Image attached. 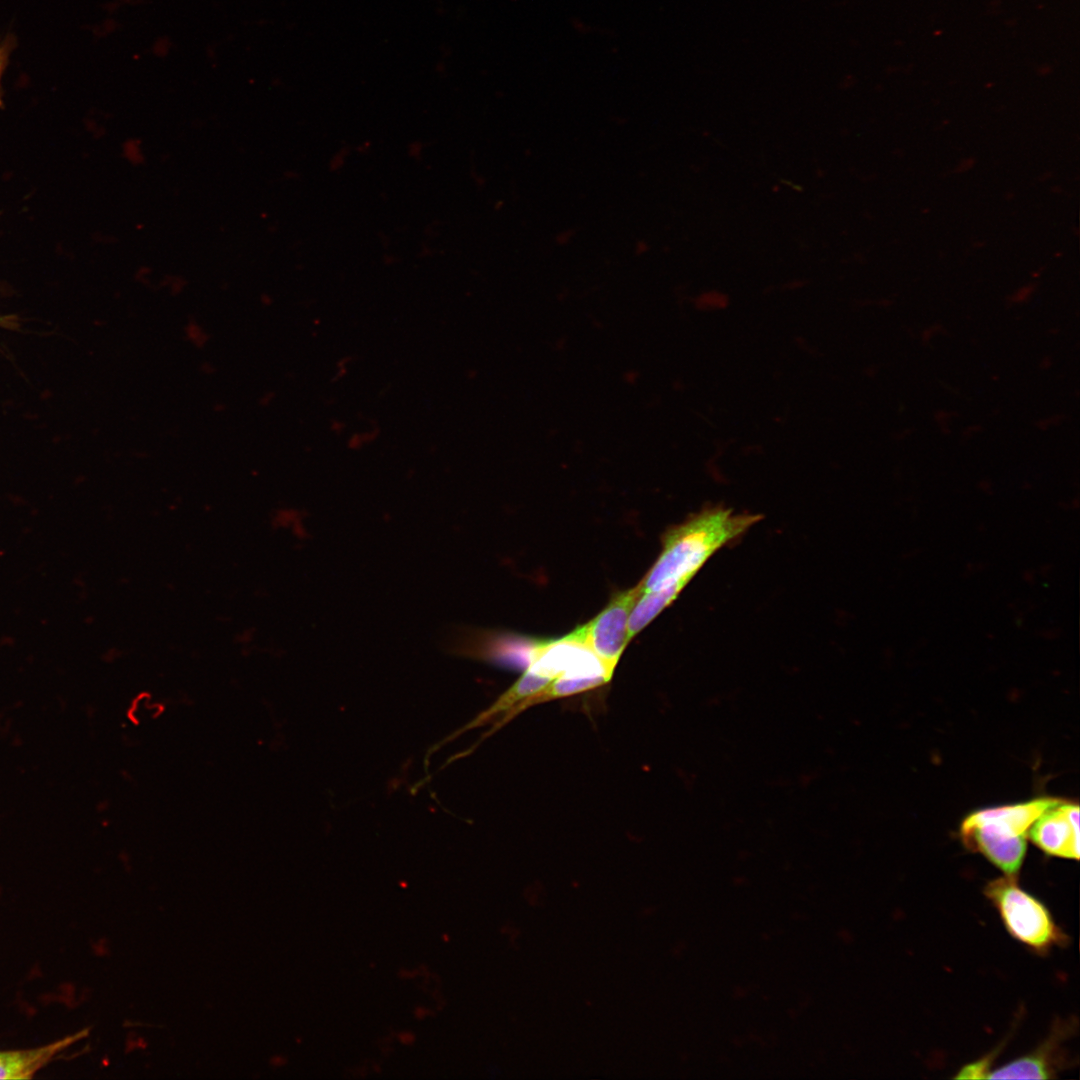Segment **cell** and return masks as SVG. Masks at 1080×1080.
I'll list each match as a JSON object with an SVG mask.
<instances>
[{"instance_id": "cell-1", "label": "cell", "mask_w": 1080, "mask_h": 1080, "mask_svg": "<svg viewBox=\"0 0 1080 1080\" xmlns=\"http://www.w3.org/2000/svg\"><path fill=\"white\" fill-rule=\"evenodd\" d=\"M761 518L759 514L713 507L669 529L663 537L661 554L639 583L641 594L687 584L714 553L742 536Z\"/></svg>"}, {"instance_id": "cell-2", "label": "cell", "mask_w": 1080, "mask_h": 1080, "mask_svg": "<svg viewBox=\"0 0 1080 1080\" xmlns=\"http://www.w3.org/2000/svg\"><path fill=\"white\" fill-rule=\"evenodd\" d=\"M984 893L998 910L1008 932L1020 942L1040 952L1064 942L1065 935L1048 909L1018 885L1016 876L1005 875L990 881Z\"/></svg>"}, {"instance_id": "cell-3", "label": "cell", "mask_w": 1080, "mask_h": 1080, "mask_svg": "<svg viewBox=\"0 0 1080 1080\" xmlns=\"http://www.w3.org/2000/svg\"><path fill=\"white\" fill-rule=\"evenodd\" d=\"M1060 800L1055 797H1038L1026 802L974 811L962 822V840L969 849L976 851L992 843L1027 839L1032 824Z\"/></svg>"}, {"instance_id": "cell-4", "label": "cell", "mask_w": 1080, "mask_h": 1080, "mask_svg": "<svg viewBox=\"0 0 1080 1080\" xmlns=\"http://www.w3.org/2000/svg\"><path fill=\"white\" fill-rule=\"evenodd\" d=\"M526 670L551 680L558 677H604L609 681L612 677L584 642L580 627L561 639L536 641Z\"/></svg>"}, {"instance_id": "cell-5", "label": "cell", "mask_w": 1080, "mask_h": 1080, "mask_svg": "<svg viewBox=\"0 0 1080 1080\" xmlns=\"http://www.w3.org/2000/svg\"><path fill=\"white\" fill-rule=\"evenodd\" d=\"M640 595L639 584L616 594L594 619L580 626L584 642L611 675L629 642L628 620Z\"/></svg>"}, {"instance_id": "cell-6", "label": "cell", "mask_w": 1080, "mask_h": 1080, "mask_svg": "<svg viewBox=\"0 0 1080 1080\" xmlns=\"http://www.w3.org/2000/svg\"><path fill=\"white\" fill-rule=\"evenodd\" d=\"M1028 838L1046 854L1079 858V805L1060 800L1046 810L1031 826Z\"/></svg>"}, {"instance_id": "cell-7", "label": "cell", "mask_w": 1080, "mask_h": 1080, "mask_svg": "<svg viewBox=\"0 0 1080 1080\" xmlns=\"http://www.w3.org/2000/svg\"><path fill=\"white\" fill-rule=\"evenodd\" d=\"M81 1030L49 1044L21 1050H0V1079H31L64 1050L87 1036Z\"/></svg>"}, {"instance_id": "cell-8", "label": "cell", "mask_w": 1080, "mask_h": 1080, "mask_svg": "<svg viewBox=\"0 0 1080 1080\" xmlns=\"http://www.w3.org/2000/svg\"><path fill=\"white\" fill-rule=\"evenodd\" d=\"M1058 1037L1055 1033L1041 1048L996 1070L987 1079H1049L1061 1064L1057 1057Z\"/></svg>"}, {"instance_id": "cell-9", "label": "cell", "mask_w": 1080, "mask_h": 1080, "mask_svg": "<svg viewBox=\"0 0 1080 1080\" xmlns=\"http://www.w3.org/2000/svg\"><path fill=\"white\" fill-rule=\"evenodd\" d=\"M686 584L678 583L668 588L642 593L636 601L628 620V640L630 641L656 615L668 606Z\"/></svg>"}, {"instance_id": "cell-10", "label": "cell", "mask_w": 1080, "mask_h": 1080, "mask_svg": "<svg viewBox=\"0 0 1080 1080\" xmlns=\"http://www.w3.org/2000/svg\"><path fill=\"white\" fill-rule=\"evenodd\" d=\"M552 680L546 676L526 670L520 679L508 689L496 703L484 714L481 720L508 711L518 712L521 706L545 689Z\"/></svg>"}, {"instance_id": "cell-11", "label": "cell", "mask_w": 1080, "mask_h": 1080, "mask_svg": "<svg viewBox=\"0 0 1080 1080\" xmlns=\"http://www.w3.org/2000/svg\"><path fill=\"white\" fill-rule=\"evenodd\" d=\"M991 1063H992V1056L991 1055L986 1056V1057H984V1058H982V1059H980V1060H978V1061H976L974 1063H970V1064L964 1066L959 1071V1073L955 1076V1078H960V1079H967V1078H969V1079H983V1078H985V1079H987V1076L991 1071L990 1070Z\"/></svg>"}, {"instance_id": "cell-12", "label": "cell", "mask_w": 1080, "mask_h": 1080, "mask_svg": "<svg viewBox=\"0 0 1080 1080\" xmlns=\"http://www.w3.org/2000/svg\"><path fill=\"white\" fill-rule=\"evenodd\" d=\"M14 42L15 40L10 37L0 41V81L5 67L8 64L9 55L14 47Z\"/></svg>"}]
</instances>
